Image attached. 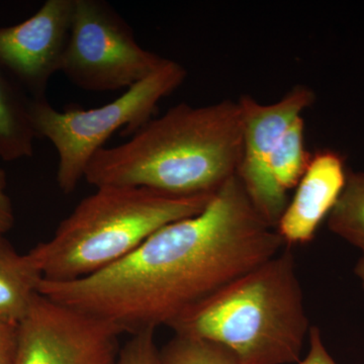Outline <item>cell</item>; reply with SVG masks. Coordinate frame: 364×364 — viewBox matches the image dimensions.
<instances>
[{
	"label": "cell",
	"mask_w": 364,
	"mask_h": 364,
	"mask_svg": "<svg viewBox=\"0 0 364 364\" xmlns=\"http://www.w3.org/2000/svg\"><path fill=\"white\" fill-rule=\"evenodd\" d=\"M28 252L43 279L70 282L116 264L170 223L200 214L213 195L176 196L131 186H100Z\"/></svg>",
	"instance_id": "cell-4"
},
{
	"label": "cell",
	"mask_w": 364,
	"mask_h": 364,
	"mask_svg": "<svg viewBox=\"0 0 364 364\" xmlns=\"http://www.w3.org/2000/svg\"><path fill=\"white\" fill-rule=\"evenodd\" d=\"M121 331L39 294L18 324L14 364H117Z\"/></svg>",
	"instance_id": "cell-7"
},
{
	"label": "cell",
	"mask_w": 364,
	"mask_h": 364,
	"mask_svg": "<svg viewBox=\"0 0 364 364\" xmlns=\"http://www.w3.org/2000/svg\"><path fill=\"white\" fill-rule=\"evenodd\" d=\"M309 345L310 348L306 358L296 364H337L326 349L318 327H311L309 332Z\"/></svg>",
	"instance_id": "cell-17"
},
{
	"label": "cell",
	"mask_w": 364,
	"mask_h": 364,
	"mask_svg": "<svg viewBox=\"0 0 364 364\" xmlns=\"http://www.w3.org/2000/svg\"><path fill=\"white\" fill-rule=\"evenodd\" d=\"M242 156L238 100L205 107L182 102L151 119L127 142L95 153L85 181L176 196L213 195L236 176Z\"/></svg>",
	"instance_id": "cell-2"
},
{
	"label": "cell",
	"mask_w": 364,
	"mask_h": 364,
	"mask_svg": "<svg viewBox=\"0 0 364 364\" xmlns=\"http://www.w3.org/2000/svg\"><path fill=\"white\" fill-rule=\"evenodd\" d=\"M43 275L30 254L0 235V322L18 326L40 294Z\"/></svg>",
	"instance_id": "cell-11"
},
{
	"label": "cell",
	"mask_w": 364,
	"mask_h": 364,
	"mask_svg": "<svg viewBox=\"0 0 364 364\" xmlns=\"http://www.w3.org/2000/svg\"><path fill=\"white\" fill-rule=\"evenodd\" d=\"M188 72L173 60L124 95L95 109L58 111L47 98L31 100L30 112L37 138L49 140L58 154L57 184L62 193H73L85 179L86 168L95 153L117 131L133 135L153 119L158 104L176 90Z\"/></svg>",
	"instance_id": "cell-5"
},
{
	"label": "cell",
	"mask_w": 364,
	"mask_h": 364,
	"mask_svg": "<svg viewBox=\"0 0 364 364\" xmlns=\"http://www.w3.org/2000/svg\"><path fill=\"white\" fill-rule=\"evenodd\" d=\"M346 177L339 153L325 149L312 154L294 198L275 227L287 246L313 240L321 223L336 205Z\"/></svg>",
	"instance_id": "cell-10"
},
{
	"label": "cell",
	"mask_w": 364,
	"mask_h": 364,
	"mask_svg": "<svg viewBox=\"0 0 364 364\" xmlns=\"http://www.w3.org/2000/svg\"><path fill=\"white\" fill-rule=\"evenodd\" d=\"M286 246L234 176L200 214L170 223L116 264L40 294L134 335L170 325Z\"/></svg>",
	"instance_id": "cell-1"
},
{
	"label": "cell",
	"mask_w": 364,
	"mask_h": 364,
	"mask_svg": "<svg viewBox=\"0 0 364 364\" xmlns=\"http://www.w3.org/2000/svg\"><path fill=\"white\" fill-rule=\"evenodd\" d=\"M31 98L0 70V160L16 161L33 157L35 130Z\"/></svg>",
	"instance_id": "cell-12"
},
{
	"label": "cell",
	"mask_w": 364,
	"mask_h": 364,
	"mask_svg": "<svg viewBox=\"0 0 364 364\" xmlns=\"http://www.w3.org/2000/svg\"><path fill=\"white\" fill-rule=\"evenodd\" d=\"M74 0H47L28 20L0 28V70L31 100H44L61 71Z\"/></svg>",
	"instance_id": "cell-9"
},
{
	"label": "cell",
	"mask_w": 364,
	"mask_h": 364,
	"mask_svg": "<svg viewBox=\"0 0 364 364\" xmlns=\"http://www.w3.org/2000/svg\"><path fill=\"white\" fill-rule=\"evenodd\" d=\"M14 226L13 203L7 193V176L0 168V235H4Z\"/></svg>",
	"instance_id": "cell-19"
},
{
	"label": "cell",
	"mask_w": 364,
	"mask_h": 364,
	"mask_svg": "<svg viewBox=\"0 0 364 364\" xmlns=\"http://www.w3.org/2000/svg\"><path fill=\"white\" fill-rule=\"evenodd\" d=\"M160 364H241L233 351L208 340L174 334L159 348Z\"/></svg>",
	"instance_id": "cell-15"
},
{
	"label": "cell",
	"mask_w": 364,
	"mask_h": 364,
	"mask_svg": "<svg viewBox=\"0 0 364 364\" xmlns=\"http://www.w3.org/2000/svg\"><path fill=\"white\" fill-rule=\"evenodd\" d=\"M155 330H146L131 335L123 345L117 364H160L159 347Z\"/></svg>",
	"instance_id": "cell-16"
},
{
	"label": "cell",
	"mask_w": 364,
	"mask_h": 364,
	"mask_svg": "<svg viewBox=\"0 0 364 364\" xmlns=\"http://www.w3.org/2000/svg\"><path fill=\"white\" fill-rule=\"evenodd\" d=\"M315 100V92L305 85L294 86L273 104H260L250 95H242L238 100L242 156L237 176L254 208L274 229L289 200L273 182L270 163L287 129Z\"/></svg>",
	"instance_id": "cell-8"
},
{
	"label": "cell",
	"mask_w": 364,
	"mask_h": 364,
	"mask_svg": "<svg viewBox=\"0 0 364 364\" xmlns=\"http://www.w3.org/2000/svg\"><path fill=\"white\" fill-rule=\"evenodd\" d=\"M328 227L363 251L364 256V173L347 171L346 182L330 212Z\"/></svg>",
	"instance_id": "cell-13"
},
{
	"label": "cell",
	"mask_w": 364,
	"mask_h": 364,
	"mask_svg": "<svg viewBox=\"0 0 364 364\" xmlns=\"http://www.w3.org/2000/svg\"><path fill=\"white\" fill-rule=\"evenodd\" d=\"M169 328L227 347L241 364L298 363L311 327L291 246L196 304Z\"/></svg>",
	"instance_id": "cell-3"
},
{
	"label": "cell",
	"mask_w": 364,
	"mask_h": 364,
	"mask_svg": "<svg viewBox=\"0 0 364 364\" xmlns=\"http://www.w3.org/2000/svg\"><path fill=\"white\" fill-rule=\"evenodd\" d=\"M18 334V326L0 322V364H14Z\"/></svg>",
	"instance_id": "cell-18"
},
{
	"label": "cell",
	"mask_w": 364,
	"mask_h": 364,
	"mask_svg": "<svg viewBox=\"0 0 364 364\" xmlns=\"http://www.w3.org/2000/svg\"><path fill=\"white\" fill-rule=\"evenodd\" d=\"M355 274L358 275L359 279L363 282L364 289V256L359 259L358 264L355 267Z\"/></svg>",
	"instance_id": "cell-20"
},
{
	"label": "cell",
	"mask_w": 364,
	"mask_h": 364,
	"mask_svg": "<svg viewBox=\"0 0 364 364\" xmlns=\"http://www.w3.org/2000/svg\"><path fill=\"white\" fill-rule=\"evenodd\" d=\"M167 59L144 49L132 26L104 0H74L61 73L80 90L104 92L130 88Z\"/></svg>",
	"instance_id": "cell-6"
},
{
	"label": "cell",
	"mask_w": 364,
	"mask_h": 364,
	"mask_svg": "<svg viewBox=\"0 0 364 364\" xmlns=\"http://www.w3.org/2000/svg\"><path fill=\"white\" fill-rule=\"evenodd\" d=\"M311 157L305 147V122L301 117L287 129L270 163L272 181L284 195L296 188Z\"/></svg>",
	"instance_id": "cell-14"
}]
</instances>
